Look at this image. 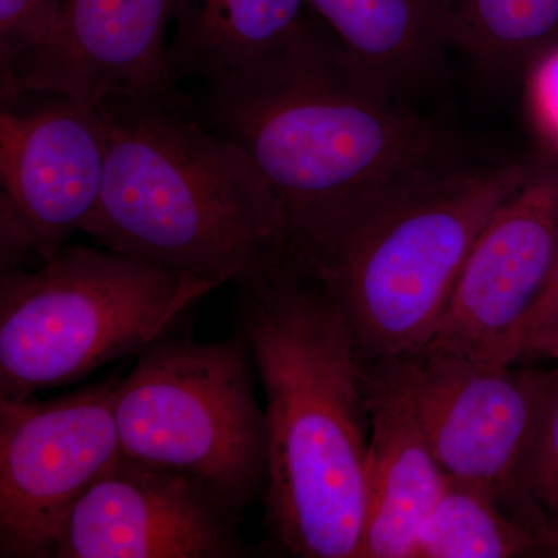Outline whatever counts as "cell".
Here are the masks:
<instances>
[{
    "label": "cell",
    "instance_id": "cell-9",
    "mask_svg": "<svg viewBox=\"0 0 558 558\" xmlns=\"http://www.w3.org/2000/svg\"><path fill=\"white\" fill-rule=\"evenodd\" d=\"M108 128L100 106L27 92L0 112L2 270L24 255L50 260L100 202Z\"/></svg>",
    "mask_w": 558,
    "mask_h": 558
},
{
    "label": "cell",
    "instance_id": "cell-22",
    "mask_svg": "<svg viewBox=\"0 0 558 558\" xmlns=\"http://www.w3.org/2000/svg\"><path fill=\"white\" fill-rule=\"evenodd\" d=\"M558 307V263L556 270H554L553 278H550L548 289H546L545 295H543L542 303H539L537 314H535L534 322H532L531 333H529V340L526 347L531 344L534 337L537 336L539 329L546 325V322L553 317L554 312ZM526 352V349H524ZM524 355V354H523Z\"/></svg>",
    "mask_w": 558,
    "mask_h": 558
},
{
    "label": "cell",
    "instance_id": "cell-1",
    "mask_svg": "<svg viewBox=\"0 0 558 558\" xmlns=\"http://www.w3.org/2000/svg\"><path fill=\"white\" fill-rule=\"evenodd\" d=\"M201 84L191 110L255 161L286 238L306 220L492 157L377 89L318 16L269 60Z\"/></svg>",
    "mask_w": 558,
    "mask_h": 558
},
{
    "label": "cell",
    "instance_id": "cell-14",
    "mask_svg": "<svg viewBox=\"0 0 558 558\" xmlns=\"http://www.w3.org/2000/svg\"><path fill=\"white\" fill-rule=\"evenodd\" d=\"M366 78L389 97L440 78L451 47L447 0H310Z\"/></svg>",
    "mask_w": 558,
    "mask_h": 558
},
{
    "label": "cell",
    "instance_id": "cell-8",
    "mask_svg": "<svg viewBox=\"0 0 558 558\" xmlns=\"http://www.w3.org/2000/svg\"><path fill=\"white\" fill-rule=\"evenodd\" d=\"M119 385L0 398V557L53 558L62 523L120 457Z\"/></svg>",
    "mask_w": 558,
    "mask_h": 558
},
{
    "label": "cell",
    "instance_id": "cell-15",
    "mask_svg": "<svg viewBox=\"0 0 558 558\" xmlns=\"http://www.w3.org/2000/svg\"><path fill=\"white\" fill-rule=\"evenodd\" d=\"M310 0H172V78L208 81L288 49L314 21Z\"/></svg>",
    "mask_w": 558,
    "mask_h": 558
},
{
    "label": "cell",
    "instance_id": "cell-19",
    "mask_svg": "<svg viewBox=\"0 0 558 558\" xmlns=\"http://www.w3.org/2000/svg\"><path fill=\"white\" fill-rule=\"evenodd\" d=\"M62 0H0V64L35 44L60 10Z\"/></svg>",
    "mask_w": 558,
    "mask_h": 558
},
{
    "label": "cell",
    "instance_id": "cell-12",
    "mask_svg": "<svg viewBox=\"0 0 558 558\" xmlns=\"http://www.w3.org/2000/svg\"><path fill=\"white\" fill-rule=\"evenodd\" d=\"M241 523L199 481L120 453L62 523L53 558H245Z\"/></svg>",
    "mask_w": 558,
    "mask_h": 558
},
{
    "label": "cell",
    "instance_id": "cell-7",
    "mask_svg": "<svg viewBox=\"0 0 558 558\" xmlns=\"http://www.w3.org/2000/svg\"><path fill=\"white\" fill-rule=\"evenodd\" d=\"M391 362L447 476L483 488L537 532L543 517L529 501L526 470L556 368L433 347Z\"/></svg>",
    "mask_w": 558,
    "mask_h": 558
},
{
    "label": "cell",
    "instance_id": "cell-23",
    "mask_svg": "<svg viewBox=\"0 0 558 558\" xmlns=\"http://www.w3.org/2000/svg\"><path fill=\"white\" fill-rule=\"evenodd\" d=\"M535 557L558 558V515L546 517L539 524Z\"/></svg>",
    "mask_w": 558,
    "mask_h": 558
},
{
    "label": "cell",
    "instance_id": "cell-6",
    "mask_svg": "<svg viewBox=\"0 0 558 558\" xmlns=\"http://www.w3.org/2000/svg\"><path fill=\"white\" fill-rule=\"evenodd\" d=\"M252 366L238 330L215 341L165 333L120 380V453L199 481L244 513L264 499L269 470Z\"/></svg>",
    "mask_w": 558,
    "mask_h": 558
},
{
    "label": "cell",
    "instance_id": "cell-20",
    "mask_svg": "<svg viewBox=\"0 0 558 558\" xmlns=\"http://www.w3.org/2000/svg\"><path fill=\"white\" fill-rule=\"evenodd\" d=\"M527 101L543 138L558 156V43L529 64Z\"/></svg>",
    "mask_w": 558,
    "mask_h": 558
},
{
    "label": "cell",
    "instance_id": "cell-10",
    "mask_svg": "<svg viewBox=\"0 0 558 558\" xmlns=\"http://www.w3.org/2000/svg\"><path fill=\"white\" fill-rule=\"evenodd\" d=\"M558 263V156L529 161L526 179L473 245L449 307L424 347L495 365L520 363Z\"/></svg>",
    "mask_w": 558,
    "mask_h": 558
},
{
    "label": "cell",
    "instance_id": "cell-18",
    "mask_svg": "<svg viewBox=\"0 0 558 558\" xmlns=\"http://www.w3.org/2000/svg\"><path fill=\"white\" fill-rule=\"evenodd\" d=\"M526 492L543 520L558 515V368L529 457Z\"/></svg>",
    "mask_w": 558,
    "mask_h": 558
},
{
    "label": "cell",
    "instance_id": "cell-13",
    "mask_svg": "<svg viewBox=\"0 0 558 558\" xmlns=\"http://www.w3.org/2000/svg\"><path fill=\"white\" fill-rule=\"evenodd\" d=\"M365 388L369 449L357 558H411L449 476L429 447L395 363H365Z\"/></svg>",
    "mask_w": 558,
    "mask_h": 558
},
{
    "label": "cell",
    "instance_id": "cell-17",
    "mask_svg": "<svg viewBox=\"0 0 558 558\" xmlns=\"http://www.w3.org/2000/svg\"><path fill=\"white\" fill-rule=\"evenodd\" d=\"M537 553V532L483 488L449 478L411 558H513Z\"/></svg>",
    "mask_w": 558,
    "mask_h": 558
},
{
    "label": "cell",
    "instance_id": "cell-5",
    "mask_svg": "<svg viewBox=\"0 0 558 558\" xmlns=\"http://www.w3.org/2000/svg\"><path fill=\"white\" fill-rule=\"evenodd\" d=\"M216 289L116 250L72 244L39 269L2 270L0 398H32L142 354Z\"/></svg>",
    "mask_w": 558,
    "mask_h": 558
},
{
    "label": "cell",
    "instance_id": "cell-11",
    "mask_svg": "<svg viewBox=\"0 0 558 558\" xmlns=\"http://www.w3.org/2000/svg\"><path fill=\"white\" fill-rule=\"evenodd\" d=\"M172 0H62L49 31L2 68V102L27 92L100 105L179 95L170 64Z\"/></svg>",
    "mask_w": 558,
    "mask_h": 558
},
{
    "label": "cell",
    "instance_id": "cell-4",
    "mask_svg": "<svg viewBox=\"0 0 558 558\" xmlns=\"http://www.w3.org/2000/svg\"><path fill=\"white\" fill-rule=\"evenodd\" d=\"M527 171L487 157L438 172L293 227L286 250L339 301L363 362L403 357L435 336L481 231Z\"/></svg>",
    "mask_w": 558,
    "mask_h": 558
},
{
    "label": "cell",
    "instance_id": "cell-3",
    "mask_svg": "<svg viewBox=\"0 0 558 558\" xmlns=\"http://www.w3.org/2000/svg\"><path fill=\"white\" fill-rule=\"evenodd\" d=\"M100 202L84 226L105 248L234 286L286 252L277 194L190 98H109Z\"/></svg>",
    "mask_w": 558,
    "mask_h": 558
},
{
    "label": "cell",
    "instance_id": "cell-2",
    "mask_svg": "<svg viewBox=\"0 0 558 558\" xmlns=\"http://www.w3.org/2000/svg\"><path fill=\"white\" fill-rule=\"evenodd\" d=\"M236 314L266 396L267 534L288 556L357 558L369 407L351 323L288 252L236 284Z\"/></svg>",
    "mask_w": 558,
    "mask_h": 558
},
{
    "label": "cell",
    "instance_id": "cell-21",
    "mask_svg": "<svg viewBox=\"0 0 558 558\" xmlns=\"http://www.w3.org/2000/svg\"><path fill=\"white\" fill-rule=\"evenodd\" d=\"M558 360V307L529 344L521 362Z\"/></svg>",
    "mask_w": 558,
    "mask_h": 558
},
{
    "label": "cell",
    "instance_id": "cell-16",
    "mask_svg": "<svg viewBox=\"0 0 558 558\" xmlns=\"http://www.w3.org/2000/svg\"><path fill=\"white\" fill-rule=\"evenodd\" d=\"M451 47L506 80L558 43V0H447Z\"/></svg>",
    "mask_w": 558,
    "mask_h": 558
}]
</instances>
